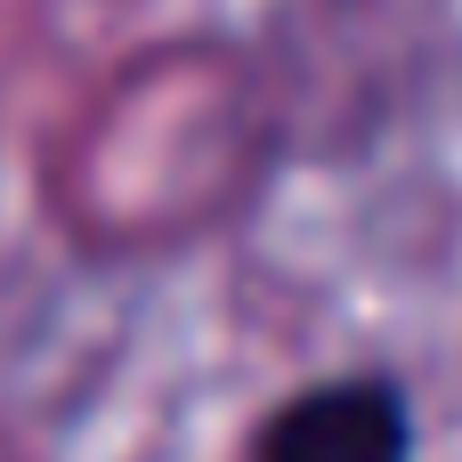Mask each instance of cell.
Here are the masks:
<instances>
[{"mask_svg": "<svg viewBox=\"0 0 462 462\" xmlns=\"http://www.w3.org/2000/svg\"><path fill=\"white\" fill-rule=\"evenodd\" d=\"M244 462H414V398L390 374H325L276 398Z\"/></svg>", "mask_w": 462, "mask_h": 462, "instance_id": "obj_1", "label": "cell"}]
</instances>
